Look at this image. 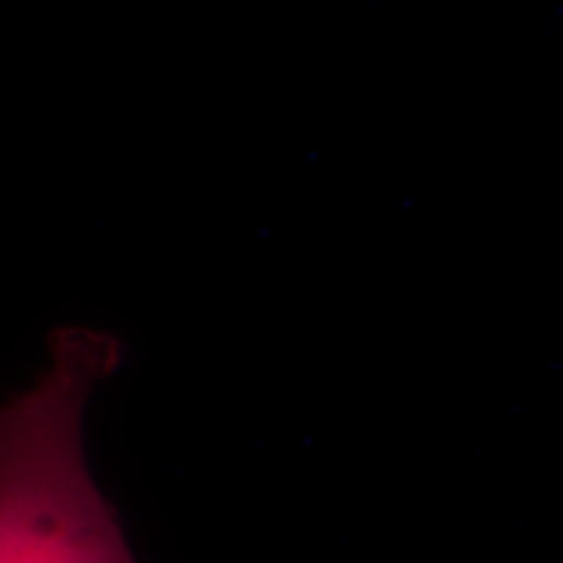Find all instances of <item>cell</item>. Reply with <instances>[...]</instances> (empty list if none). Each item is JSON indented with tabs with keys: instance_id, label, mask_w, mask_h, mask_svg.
<instances>
[{
	"instance_id": "cell-1",
	"label": "cell",
	"mask_w": 563,
	"mask_h": 563,
	"mask_svg": "<svg viewBox=\"0 0 563 563\" xmlns=\"http://www.w3.org/2000/svg\"><path fill=\"white\" fill-rule=\"evenodd\" d=\"M24 391L0 399V563H139L84 454V410L121 368L110 329L60 323Z\"/></svg>"
}]
</instances>
